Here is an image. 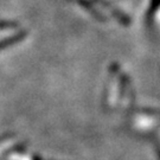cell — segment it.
I'll use <instances>...</instances> for the list:
<instances>
[{"mask_svg": "<svg viewBox=\"0 0 160 160\" xmlns=\"http://www.w3.org/2000/svg\"><path fill=\"white\" fill-rule=\"evenodd\" d=\"M24 34H17V36H14V37H12V38H10V39L7 40H2V42H0V50L1 49H4L5 46L7 45H11V44H14L16 42H18V40L22 39V37H23Z\"/></svg>", "mask_w": 160, "mask_h": 160, "instance_id": "6da1fadb", "label": "cell"}]
</instances>
